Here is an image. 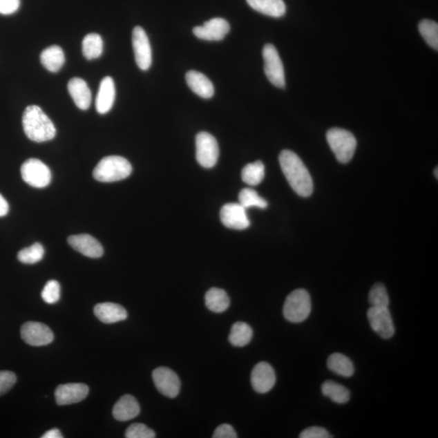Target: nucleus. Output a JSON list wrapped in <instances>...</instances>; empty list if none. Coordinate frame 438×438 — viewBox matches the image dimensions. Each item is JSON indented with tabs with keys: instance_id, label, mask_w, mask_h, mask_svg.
<instances>
[{
	"instance_id": "obj_1",
	"label": "nucleus",
	"mask_w": 438,
	"mask_h": 438,
	"mask_svg": "<svg viewBox=\"0 0 438 438\" xmlns=\"http://www.w3.org/2000/svg\"><path fill=\"white\" fill-rule=\"evenodd\" d=\"M279 163L292 189L301 197H310L314 192L313 179L300 157L291 151H283Z\"/></svg>"
},
{
	"instance_id": "obj_2",
	"label": "nucleus",
	"mask_w": 438,
	"mask_h": 438,
	"mask_svg": "<svg viewBox=\"0 0 438 438\" xmlns=\"http://www.w3.org/2000/svg\"><path fill=\"white\" fill-rule=\"evenodd\" d=\"M22 124L27 137L32 142H48L57 134L53 121L38 106L27 107L23 114Z\"/></svg>"
},
{
	"instance_id": "obj_3",
	"label": "nucleus",
	"mask_w": 438,
	"mask_h": 438,
	"mask_svg": "<svg viewBox=\"0 0 438 438\" xmlns=\"http://www.w3.org/2000/svg\"><path fill=\"white\" fill-rule=\"evenodd\" d=\"M133 171L132 165L120 156H108L97 163L94 173V178L102 183H111L128 178Z\"/></svg>"
},
{
	"instance_id": "obj_4",
	"label": "nucleus",
	"mask_w": 438,
	"mask_h": 438,
	"mask_svg": "<svg viewBox=\"0 0 438 438\" xmlns=\"http://www.w3.org/2000/svg\"><path fill=\"white\" fill-rule=\"evenodd\" d=\"M326 139L339 162L347 163L352 160L357 142L351 132L346 129L334 128L326 133Z\"/></svg>"
},
{
	"instance_id": "obj_5",
	"label": "nucleus",
	"mask_w": 438,
	"mask_h": 438,
	"mask_svg": "<svg viewBox=\"0 0 438 438\" xmlns=\"http://www.w3.org/2000/svg\"><path fill=\"white\" fill-rule=\"evenodd\" d=\"M311 298L305 289H297L288 295L283 305V316L292 323H301L310 315Z\"/></svg>"
},
{
	"instance_id": "obj_6",
	"label": "nucleus",
	"mask_w": 438,
	"mask_h": 438,
	"mask_svg": "<svg viewBox=\"0 0 438 438\" xmlns=\"http://www.w3.org/2000/svg\"><path fill=\"white\" fill-rule=\"evenodd\" d=\"M219 156L217 140L207 132H202L196 137V157L199 164L204 169L216 165Z\"/></svg>"
},
{
	"instance_id": "obj_7",
	"label": "nucleus",
	"mask_w": 438,
	"mask_h": 438,
	"mask_svg": "<svg viewBox=\"0 0 438 438\" xmlns=\"http://www.w3.org/2000/svg\"><path fill=\"white\" fill-rule=\"evenodd\" d=\"M264 59V71L270 83L278 88L286 85L285 73L280 57L276 46L267 44L263 50Z\"/></svg>"
},
{
	"instance_id": "obj_8",
	"label": "nucleus",
	"mask_w": 438,
	"mask_h": 438,
	"mask_svg": "<svg viewBox=\"0 0 438 438\" xmlns=\"http://www.w3.org/2000/svg\"><path fill=\"white\" fill-rule=\"evenodd\" d=\"M21 173L23 180L34 188L43 189L50 183L49 167L36 158H30L23 163Z\"/></svg>"
},
{
	"instance_id": "obj_9",
	"label": "nucleus",
	"mask_w": 438,
	"mask_h": 438,
	"mask_svg": "<svg viewBox=\"0 0 438 438\" xmlns=\"http://www.w3.org/2000/svg\"><path fill=\"white\" fill-rule=\"evenodd\" d=\"M371 328L384 339L394 336L395 328L389 307H371L367 312Z\"/></svg>"
},
{
	"instance_id": "obj_10",
	"label": "nucleus",
	"mask_w": 438,
	"mask_h": 438,
	"mask_svg": "<svg viewBox=\"0 0 438 438\" xmlns=\"http://www.w3.org/2000/svg\"><path fill=\"white\" fill-rule=\"evenodd\" d=\"M21 338L30 346H46L53 342L54 334L48 325L29 321L22 325L21 330Z\"/></svg>"
},
{
	"instance_id": "obj_11",
	"label": "nucleus",
	"mask_w": 438,
	"mask_h": 438,
	"mask_svg": "<svg viewBox=\"0 0 438 438\" xmlns=\"http://www.w3.org/2000/svg\"><path fill=\"white\" fill-rule=\"evenodd\" d=\"M133 46L135 59L140 69L146 71L152 64V50L150 40L142 27L137 26L133 31Z\"/></svg>"
},
{
	"instance_id": "obj_12",
	"label": "nucleus",
	"mask_w": 438,
	"mask_h": 438,
	"mask_svg": "<svg viewBox=\"0 0 438 438\" xmlns=\"http://www.w3.org/2000/svg\"><path fill=\"white\" fill-rule=\"evenodd\" d=\"M153 380L161 394L169 398H175L180 390V381L173 370L160 367L153 372Z\"/></svg>"
},
{
	"instance_id": "obj_13",
	"label": "nucleus",
	"mask_w": 438,
	"mask_h": 438,
	"mask_svg": "<svg viewBox=\"0 0 438 438\" xmlns=\"http://www.w3.org/2000/svg\"><path fill=\"white\" fill-rule=\"evenodd\" d=\"M220 218L223 225L230 229L245 230L250 225L246 209L240 203H228L220 211Z\"/></svg>"
},
{
	"instance_id": "obj_14",
	"label": "nucleus",
	"mask_w": 438,
	"mask_h": 438,
	"mask_svg": "<svg viewBox=\"0 0 438 438\" xmlns=\"http://www.w3.org/2000/svg\"><path fill=\"white\" fill-rule=\"evenodd\" d=\"M276 382V372L267 362H260L256 365L251 374V383L255 391L265 394L272 390Z\"/></svg>"
},
{
	"instance_id": "obj_15",
	"label": "nucleus",
	"mask_w": 438,
	"mask_h": 438,
	"mask_svg": "<svg viewBox=\"0 0 438 438\" xmlns=\"http://www.w3.org/2000/svg\"><path fill=\"white\" fill-rule=\"evenodd\" d=\"M230 31V25L222 18H213L204 23L202 26H197L193 29V34L197 38L207 41H221L225 38Z\"/></svg>"
},
{
	"instance_id": "obj_16",
	"label": "nucleus",
	"mask_w": 438,
	"mask_h": 438,
	"mask_svg": "<svg viewBox=\"0 0 438 438\" xmlns=\"http://www.w3.org/2000/svg\"><path fill=\"white\" fill-rule=\"evenodd\" d=\"M90 390L83 383H68L60 385L55 390V400L60 406L82 402L85 399Z\"/></svg>"
},
{
	"instance_id": "obj_17",
	"label": "nucleus",
	"mask_w": 438,
	"mask_h": 438,
	"mask_svg": "<svg viewBox=\"0 0 438 438\" xmlns=\"http://www.w3.org/2000/svg\"><path fill=\"white\" fill-rule=\"evenodd\" d=\"M68 244L75 249L91 258H99L104 255V250L102 245L95 237L88 234L71 236L68 239Z\"/></svg>"
},
{
	"instance_id": "obj_18",
	"label": "nucleus",
	"mask_w": 438,
	"mask_h": 438,
	"mask_svg": "<svg viewBox=\"0 0 438 438\" xmlns=\"http://www.w3.org/2000/svg\"><path fill=\"white\" fill-rule=\"evenodd\" d=\"M115 99V87L113 79L106 77L102 79L99 92L96 97V109L97 113L104 115L109 113L114 105Z\"/></svg>"
},
{
	"instance_id": "obj_19",
	"label": "nucleus",
	"mask_w": 438,
	"mask_h": 438,
	"mask_svg": "<svg viewBox=\"0 0 438 438\" xmlns=\"http://www.w3.org/2000/svg\"><path fill=\"white\" fill-rule=\"evenodd\" d=\"M95 314L102 323L113 324L128 318L127 311L123 306L115 303H101L95 307Z\"/></svg>"
},
{
	"instance_id": "obj_20",
	"label": "nucleus",
	"mask_w": 438,
	"mask_h": 438,
	"mask_svg": "<svg viewBox=\"0 0 438 438\" xmlns=\"http://www.w3.org/2000/svg\"><path fill=\"white\" fill-rule=\"evenodd\" d=\"M68 90L78 108L83 111L88 109L91 104L92 95L85 81L78 77L71 79L68 84Z\"/></svg>"
},
{
	"instance_id": "obj_21",
	"label": "nucleus",
	"mask_w": 438,
	"mask_h": 438,
	"mask_svg": "<svg viewBox=\"0 0 438 438\" xmlns=\"http://www.w3.org/2000/svg\"><path fill=\"white\" fill-rule=\"evenodd\" d=\"M141 412L136 399L130 394L122 396L113 408V416L116 421H128L137 417Z\"/></svg>"
},
{
	"instance_id": "obj_22",
	"label": "nucleus",
	"mask_w": 438,
	"mask_h": 438,
	"mask_svg": "<svg viewBox=\"0 0 438 438\" xmlns=\"http://www.w3.org/2000/svg\"><path fill=\"white\" fill-rule=\"evenodd\" d=\"M186 82L191 90L203 99H211L213 96V85L204 74L197 71H189L186 74Z\"/></svg>"
},
{
	"instance_id": "obj_23",
	"label": "nucleus",
	"mask_w": 438,
	"mask_h": 438,
	"mask_svg": "<svg viewBox=\"0 0 438 438\" xmlns=\"http://www.w3.org/2000/svg\"><path fill=\"white\" fill-rule=\"evenodd\" d=\"M247 3L255 11L269 17L278 18L286 13L283 0H247Z\"/></svg>"
},
{
	"instance_id": "obj_24",
	"label": "nucleus",
	"mask_w": 438,
	"mask_h": 438,
	"mask_svg": "<svg viewBox=\"0 0 438 438\" xmlns=\"http://www.w3.org/2000/svg\"><path fill=\"white\" fill-rule=\"evenodd\" d=\"M41 63L50 73H57L65 62L64 50L59 46H51L41 54Z\"/></svg>"
},
{
	"instance_id": "obj_25",
	"label": "nucleus",
	"mask_w": 438,
	"mask_h": 438,
	"mask_svg": "<svg viewBox=\"0 0 438 438\" xmlns=\"http://www.w3.org/2000/svg\"><path fill=\"white\" fill-rule=\"evenodd\" d=\"M204 301L208 309L213 313H222L230 306L229 296L222 289L212 287L207 292Z\"/></svg>"
},
{
	"instance_id": "obj_26",
	"label": "nucleus",
	"mask_w": 438,
	"mask_h": 438,
	"mask_svg": "<svg viewBox=\"0 0 438 438\" xmlns=\"http://www.w3.org/2000/svg\"><path fill=\"white\" fill-rule=\"evenodd\" d=\"M327 367L335 374L345 377H352L355 372V368L350 359L341 353H334L330 355L327 360Z\"/></svg>"
},
{
	"instance_id": "obj_27",
	"label": "nucleus",
	"mask_w": 438,
	"mask_h": 438,
	"mask_svg": "<svg viewBox=\"0 0 438 438\" xmlns=\"http://www.w3.org/2000/svg\"><path fill=\"white\" fill-rule=\"evenodd\" d=\"M321 392L325 397L339 404L347 403L351 399L350 390L333 381H325L321 385Z\"/></svg>"
},
{
	"instance_id": "obj_28",
	"label": "nucleus",
	"mask_w": 438,
	"mask_h": 438,
	"mask_svg": "<svg viewBox=\"0 0 438 438\" xmlns=\"http://www.w3.org/2000/svg\"><path fill=\"white\" fill-rule=\"evenodd\" d=\"M254 332L250 326L242 321L232 325L229 334V342L235 347H245L253 338Z\"/></svg>"
},
{
	"instance_id": "obj_29",
	"label": "nucleus",
	"mask_w": 438,
	"mask_h": 438,
	"mask_svg": "<svg viewBox=\"0 0 438 438\" xmlns=\"http://www.w3.org/2000/svg\"><path fill=\"white\" fill-rule=\"evenodd\" d=\"M104 50V41L97 34L87 35L83 39L82 53L88 60L99 58Z\"/></svg>"
},
{
	"instance_id": "obj_30",
	"label": "nucleus",
	"mask_w": 438,
	"mask_h": 438,
	"mask_svg": "<svg viewBox=\"0 0 438 438\" xmlns=\"http://www.w3.org/2000/svg\"><path fill=\"white\" fill-rule=\"evenodd\" d=\"M242 180L249 186H257L265 178V166L263 162L257 161L246 165L241 172Z\"/></svg>"
},
{
	"instance_id": "obj_31",
	"label": "nucleus",
	"mask_w": 438,
	"mask_h": 438,
	"mask_svg": "<svg viewBox=\"0 0 438 438\" xmlns=\"http://www.w3.org/2000/svg\"><path fill=\"white\" fill-rule=\"evenodd\" d=\"M238 198V203L246 209L251 207L265 209L268 206L267 200L251 189H242L239 193Z\"/></svg>"
},
{
	"instance_id": "obj_32",
	"label": "nucleus",
	"mask_w": 438,
	"mask_h": 438,
	"mask_svg": "<svg viewBox=\"0 0 438 438\" xmlns=\"http://www.w3.org/2000/svg\"><path fill=\"white\" fill-rule=\"evenodd\" d=\"M44 253V246L39 243H35L30 247H28V248L21 250L17 254V258L21 263L24 264H36L43 260Z\"/></svg>"
},
{
	"instance_id": "obj_33",
	"label": "nucleus",
	"mask_w": 438,
	"mask_h": 438,
	"mask_svg": "<svg viewBox=\"0 0 438 438\" xmlns=\"http://www.w3.org/2000/svg\"><path fill=\"white\" fill-rule=\"evenodd\" d=\"M419 31L432 48L438 49V25L430 20H423L419 24Z\"/></svg>"
},
{
	"instance_id": "obj_34",
	"label": "nucleus",
	"mask_w": 438,
	"mask_h": 438,
	"mask_svg": "<svg viewBox=\"0 0 438 438\" xmlns=\"http://www.w3.org/2000/svg\"><path fill=\"white\" fill-rule=\"evenodd\" d=\"M369 301L371 307H388L390 305V298L385 287L382 283H376L372 287Z\"/></svg>"
},
{
	"instance_id": "obj_35",
	"label": "nucleus",
	"mask_w": 438,
	"mask_h": 438,
	"mask_svg": "<svg viewBox=\"0 0 438 438\" xmlns=\"http://www.w3.org/2000/svg\"><path fill=\"white\" fill-rule=\"evenodd\" d=\"M41 298L46 304L54 305L60 299V285L57 280H50L46 284Z\"/></svg>"
},
{
	"instance_id": "obj_36",
	"label": "nucleus",
	"mask_w": 438,
	"mask_h": 438,
	"mask_svg": "<svg viewBox=\"0 0 438 438\" xmlns=\"http://www.w3.org/2000/svg\"><path fill=\"white\" fill-rule=\"evenodd\" d=\"M155 437V431L141 423H133L125 432V437L127 438H153Z\"/></svg>"
},
{
	"instance_id": "obj_37",
	"label": "nucleus",
	"mask_w": 438,
	"mask_h": 438,
	"mask_svg": "<svg viewBox=\"0 0 438 438\" xmlns=\"http://www.w3.org/2000/svg\"><path fill=\"white\" fill-rule=\"evenodd\" d=\"M17 382V376L11 371H0V396L6 394Z\"/></svg>"
},
{
	"instance_id": "obj_38",
	"label": "nucleus",
	"mask_w": 438,
	"mask_h": 438,
	"mask_svg": "<svg viewBox=\"0 0 438 438\" xmlns=\"http://www.w3.org/2000/svg\"><path fill=\"white\" fill-rule=\"evenodd\" d=\"M301 438H330L332 437L327 430L321 427H310L301 433Z\"/></svg>"
},
{
	"instance_id": "obj_39",
	"label": "nucleus",
	"mask_w": 438,
	"mask_h": 438,
	"mask_svg": "<svg viewBox=\"0 0 438 438\" xmlns=\"http://www.w3.org/2000/svg\"><path fill=\"white\" fill-rule=\"evenodd\" d=\"M21 0H0V14L11 15L19 8Z\"/></svg>"
},
{
	"instance_id": "obj_40",
	"label": "nucleus",
	"mask_w": 438,
	"mask_h": 438,
	"mask_svg": "<svg viewBox=\"0 0 438 438\" xmlns=\"http://www.w3.org/2000/svg\"><path fill=\"white\" fill-rule=\"evenodd\" d=\"M213 438H236V432L233 427L228 423L219 426L213 432Z\"/></svg>"
},
{
	"instance_id": "obj_41",
	"label": "nucleus",
	"mask_w": 438,
	"mask_h": 438,
	"mask_svg": "<svg viewBox=\"0 0 438 438\" xmlns=\"http://www.w3.org/2000/svg\"><path fill=\"white\" fill-rule=\"evenodd\" d=\"M8 211L9 206L7 200L0 194V217L6 216Z\"/></svg>"
},
{
	"instance_id": "obj_42",
	"label": "nucleus",
	"mask_w": 438,
	"mask_h": 438,
	"mask_svg": "<svg viewBox=\"0 0 438 438\" xmlns=\"http://www.w3.org/2000/svg\"><path fill=\"white\" fill-rule=\"evenodd\" d=\"M41 437L43 438H63L64 436L62 435L61 432H60L58 430V428H53V430H50L46 432V433H44V435L41 436Z\"/></svg>"
},
{
	"instance_id": "obj_43",
	"label": "nucleus",
	"mask_w": 438,
	"mask_h": 438,
	"mask_svg": "<svg viewBox=\"0 0 438 438\" xmlns=\"http://www.w3.org/2000/svg\"><path fill=\"white\" fill-rule=\"evenodd\" d=\"M435 175H436V177L437 178V169H436V174H435Z\"/></svg>"
}]
</instances>
